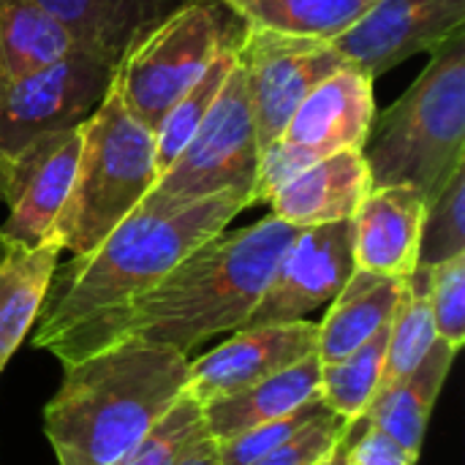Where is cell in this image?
<instances>
[{
  "instance_id": "1",
  "label": "cell",
  "mask_w": 465,
  "mask_h": 465,
  "mask_svg": "<svg viewBox=\"0 0 465 465\" xmlns=\"http://www.w3.org/2000/svg\"><path fill=\"white\" fill-rule=\"evenodd\" d=\"M245 207L232 196L180 207L142 199L93 251L54 270L33 343L52 351L63 368L90 357L106 324L128 302L161 283Z\"/></svg>"
},
{
  "instance_id": "2",
  "label": "cell",
  "mask_w": 465,
  "mask_h": 465,
  "mask_svg": "<svg viewBox=\"0 0 465 465\" xmlns=\"http://www.w3.org/2000/svg\"><path fill=\"white\" fill-rule=\"evenodd\" d=\"M297 232L275 215L218 232L161 283L128 302L106 324L95 351L123 338H144L188 354L207 338L242 330Z\"/></svg>"
},
{
  "instance_id": "3",
  "label": "cell",
  "mask_w": 465,
  "mask_h": 465,
  "mask_svg": "<svg viewBox=\"0 0 465 465\" xmlns=\"http://www.w3.org/2000/svg\"><path fill=\"white\" fill-rule=\"evenodd\" d=\"M188 362L169 343L123 338L65 365L44 409L57 463H117L188 392Z\"/></svg>"
},
{
  "instance_id": "4",
  "label": "cell",
  "mask_w": 465,
  "mask_h": 465,
  "mask_svg": "<svg viewBox=\"0 0 465 465\" xmlns=\"http://www.w3.org/2000/svg\"><path fill=\"white\" fill-rule=\"evenodd\" d=\"M430 54L417 82L376 112L362 147L373 188L409 185L425 202L465 163V30Z\"/></svg>"
},
{
  "instance_id": "5",
  "label": "cell",
  "mask_w": 465,
  "mask_h": 465,
  "mask_svg": "<svg viewBox=\"0 0 465 465\" xmlns=\"http://www.w3.org/2000/svg\"><path fill=\"white\" fill-rule=\"evenodd\" d=\"M158 177L155 131L106 90L84 120L82 155L54 240L71 256L93 251L153 188Z\"/></svg>"
},
{
  "instance_id": "6",
  "label": "cell",
  "mask_w": 465,
  "mask_h": 465,
  "mask_svg": "<svg viewBox=\"0 0 465 465\" xmlns=\"http://www.w3.org/2000/svg\"><path fill=\"white\" fill-rule=\"evenodd\" d=\"M240 35L242 22L226 0H191L123 54L109 90L139 123L155 131L213 57Z\"/></svg>"
},
{
  "instance_id": "7",
  "label": "cell",
  "mask_w": 465,
  "mask_h": 465,
  "mask_svg": "<svg viewBox=\"0 0 465 465\" xmlns=\"http://www.w3.org/2000/svg\"><path fill=\"white\" fill-rule=\"evenodd\" d=\"M259 161L262 150L251 114L245 74L237 63L204 123L196 128L183 153L158 174L144 202L180 207L199 199L232 196L251 207L256 204Z\"/></svg>"
},
{
  "instance_id": "8",
  "label": "cell",
  "mask_w": 465,
  "mask_h": 465,
  "mask_svg": "<svg viewBox=\"0 0 465 465\" xmlns=\"http://www.w3.org/2000/svg\"><path fill=\"white\" fill-rule=\"evenodd\" d=\"M237 63L245 74L259 150L281 139L302 98L349 63L330 41L283 35L242 25Z\"/></svg>"
},
{
  "instance_id": "9",
  "label": "cell",
  "mask_w": 465,
  "mask_h": 465,
  "mask_svg": "<svg viewBox=\"0 0 465 465\" xmlns=\"http://www.w3.org/2000/svg\"><path fill=\"white\" fill-rule=\"evenodd\" d=\"M112 71L74 49L41 71L0 82V155L11 161L38 136L84 123L106 95Z\"/></svg>"
},
{
  "instance_id": "10",
  "label": "cell",
  "mask_w": 465,
  "mask_h": 465,
  "mask_svg": "<svg viewBox=\"0 0 465 465\" xmlns=\"http://www.w3.org/2000/svg\"><path fill=\"white\" fill-rule=\"evenodd\" d=\"M354 221L305 226L289 242L275 272L248 316L245 327L300 322L335 294L354 275Z\"/></svg>"
},
{
  "instance_id": "11",
  "label": "cell",
  "mask_w": 465,
  "mask_h": 465,
  "mask_svg": "<svg viewBox=\"0 0 465 465\" xmlns=\"http://www.w3.org/2000/svg\"><path fill=\"white\" fill-rule=\"evenodd\" d=\"M465 30V0H376L335 41V52L373 79Z\"/></svg>"
},
{
  "instance_id": "12",
  "label": "cell",
  "mask_w": 465,
  "mask_h": 465,
  "mask_svg": "<svg viewBox=\"0 0 465 465\" xmlns=\"http://www.w3.org/2000/svg\"><path fill=\"white\" fill-rule=\"evenodd\" d=\"M84 123L38 136L8 161L3 202L8 218L0 223L5 240L41 245L54 237L57 218L74 188L82 155Z\"/></svg>"
},
{
  "instance_id": "13",
  "label": "cell",
  "mask_w": 465,
  "mask_h": 465,
  "mask_svg": "<svg viewBox=\"0 0 465 465\" xmlns=\"http://www.w3.org/2000/svg\"><path fill=\"white\" fill-rule=\"evenodd\" d=\"M319 324L300 319L234 330L229 341L188 362V395L196 403L253 387L308 357H316Z\"/></svg>"
},
{
  "instance_id": "14",
  "label": "cell",
  "mask_w": 465,
  "mask_h": 465,
  "mask_svg": "<svg viewBox=\"0 0 465 465\" xmlns=\"http://www.w3.org/2000/svg\"><path fill=\"white\" fill-rule=\"evenodd\" d=\"M376 117L373 76L346 65L319 82L286 123L278 144L300 169L341 150H362Z\"/></svg>"
},
{
  "instance_id": "15",
  "label": "cell",
  "mask_w": 465,
  "mask_h": 465,
  "mask_svg": "<svg viewBox=\"0 0 465 465\" xmlns=\"http://www.w3.org/2000/svg\"><path fill=\"white\" fill-rule=\"evenodd\" d=\"M425 199L409 185L371 188L354 213V264L357 270L409 278L417 270Z\"/></svg>"
},
{
  "instance_id": "16",
  "label": "cell",
  "mask_w": 465,
  "mask_h": 465,
  "mask_svg": "<svg viewBox=\"0 0 465 465\" xmlns=\"http://www.w3.org/2000/svg\"><path fill=\"white\" fill-rule=\"evenodd\" d=\"M371 188L362 150H341L300 169L267 202L275 218L305 229L354 218Z\"/></svg>"
},
{
  "instance_id": "17",
  "label": "cell",
  "mask_w": 465,
  "mask_h": 465,
  "mask_svg": "<svg viewBox=\"0 0 465 465\" xmlns=\"http://www.w3.org/2000/svg\"><path fill=\"white\" fill-rule=\"evenodd\" d=\"M71 35L74 46L117 65L155 25L191 0H35Z\"/></svg>"
},
{
  "instance_id": "18",
  "label": "cell",
  "mask_w": 465,
  "mask_h": 465,
  "mask_svg": "<svg viewBox=\"0 0 465 465\" xmlns=\"http://www.w3.org/2000/svg\"><path fill=\"white\" fill-rule=\"evenodd\" d=\"M311 401H322L319 357H308L253 387L215 398L202 406V414H204L207 436L221 444L245 433L248 428H256L270 420H281Z\"/></svg>"
},
{
  "instance_id": "19",
  "label": "cell",
  "mask_w": 465,
  "mask_h": 465,
  "mask_svg": "<svg viewBox=\"0 0 465 465\" xmlns=\"http://www.w3.org/2000/svg\"><path fill=\"white\" fill-rule=\"evenodd\" d=\"M60 253L54 237L22 245L0 234V373L38 322Z\"/></svg>"
},
{
  "instance_id": "20",
  "label": "cell",
  "mask_w": 465,
  "mask_h": 465,
  "mask_svg": "<svg viewBox=\"0 0 465 465\" xmlns=\"http://www.w3.org/2000/svg\"><path fill=\"white\" fill-rule=\"evenodd\" d=\"M455 357L458 349H452L444 341H436V346L425 354V360L403 381L381 390L373 398L362 420L379 428L381 433H387L406 452L420 458L433 406L447 384Z\"/></svg>"
},
{
  "instance_id": "21",
  "label": "cell",
  "mask_w": 465,
  "mask_h": 465,
  "mask_svg": "<svg viewBox=\"0 0 465 465\" xmlns=\"http://www.w3.org/2000/svg\"><path fill=\"white\" fill-rule=\"evenodd\" d=\"M403 286L406 278L354 270L319 324L316 357L322 362H335L368 343L392 319Z\"/></svg>"
},
{
  "instance_id": "22",
  "label": "cell",
  "mask_w": 465,
  "mask_h": 465,
  "mask_svg": "<svg viewBox=\"0 0 465 465\" xmlns=\"http://www.w3.org/2000/svg\"><path fill=\"white\" fill-rule=\"evenodd\" d=\"M248 27L297 38L335 41L376 0H226Z\"/></svg>"
},
{
  "instance_id": "23",
  "label": "cell",
  "mask_w": 465,
  "mask_h": 465,
  "mask_svg": "<svg viewBox=\"0 0 465 465\" xmlns=\"http://www.w3.org/2000/svg\"><path fill=\"white\" fill-rule=\"evenodd\" d=\"M436 324L428 300V275L425 270H414L406 278L403 294L395 305L387 332V354H384V373L379 381V392L403 381L436 346ZM376 392V395H379Z\"/></svg>"
},
{
  "instance_id": "24",
  "label": "cell",
  "mask_w": 465,
  "mask_h": 465,
  "mask_svg": "<svg viewBox=\"0 0 465 465\" xmlns=\"http://www.w3.org/2000/svg\"><path fill=\"white\" fill-rule=\"evenodd\" d=\"M234 65H237V41L223 46L213 57V63L204 68V74L163 114V120L155 128V163H158V174L183 153V147L191 142L196 128L204 123L207 112L213 109V104H215L218 93L223 90V82H226V76L232 74Z\"/></svg>"
},
{
  "instance_id": "25",
  "label": "cell",
  "mask_w": 465,
  "mask_h": 465,
  "mask_svg": "<svg viewBox=\"0 0 465 465\" xmlns=\"http://www.w3.org/2000/svg\"><path fill=\"white\" fill-rule=\"evenodd\" d=\"M390 322L351 354L322 362V403L343 420H360L379 392Z\"/></svg>"
},
{
  "instance_id": "26",
  "label": "cell",
  "mask_w": 465,
  "mask_h": 465,
  "mask_svg": "<svg viewBox=\"0 0 465 465\" xmlns=\"http://www.w3.org/2000/svg\"><path fill=\"white\" fill-rule=\"evenodd\" d=\"M455 256H465V163L425 202L417 270H430Z\"/></svg>"
},
{
  "instance_id": "27",
  "label": "cell",
  "mask_w": 465,
  "mask_h": 465,
  "mask_svg": "<svg viewBox=\"0 0 465 465\" xmlns=\"http://www.w3.org/2000/svg\"><path fill=\"white\" fill-rule=\"evenodd\" d=\"M204 433H207V428H204L202 403H196L185 392L155 422V428L114 465H174L180 460V455Z\"/></svg>"
},
{
  "instance_id": "28",
  "label": "cell",
  "mask_w": 465,
  "mask_h": 465,
  "mask_svg": "<svg viewBox=\"0 0 465 465\" xmlns=\"http://www.w3.org/2000/svg\"><path fill=\"white\" fill-rule=\"evenodd\" d=\"M425 275L436 335L460 351L465 343V256L441 262L425 270Z\"/></svg>"
},
{
  "instance_id": "29",
  "label": "cell",
  "mask_w": 465,
  "mask_h": 465,
  "mask_svg": "<svg viewBox=\"0 0 465 465\" xmlns=\"http://www.w3.org/2000/svg\"><path fill=\"white\" fill-rule=\"evenodd\" d=\"M322 409H324L322 401H311V403L294 409L292 414H286L281 420H270V422H262L256 428H248L245 433H240L229 441H221V444L215 441L221 465H251L262 460L267 452H272L286 439H292L300 428H305Z\"/></svg>"
},
{
  "instance_id": "30",
  "label": "cell",
  "mask_w": 465,
  "mask_h": 465,
  "mask_svg": "<svg viewBox=\"0 0 465 465\" xmlns=\"http://www.w3.org/2000/svg\"><path fill=\"white\" fill-rule=\"evenodd\" d=\"M354 422L324 406L305 428H300L292 439L251 465H316L351 430Z\"/></svg>"
},
{
  "instance_id": "31",
  "label": "cell",
  "mask_w": 465,
  "mask_h": 465,
  "mask_svg": "<svg viewBox=\"0 0 465 465\" xmlns=\"http://www.w3.org/2000/svg\"><path fill=\"white\" fill-rule=\"evenodd\" d=\"M420 458L406 452L379 428L368 425L362 417L349 430V465H417Z\"/></svg>"
},
{
  "instance_id": "32",
  "label": "cell",
  "mask_w": 465,
  "mask_h": 465,
  "mask_svg": "<svg viewBox=\"0 0 465 465\" xmlns=\"http://www.w3.org/2000/svg\"><path fill=\"white\" fill-rule=\"evenodd\" d=\"M174 465H221V455H218V444L215 439H210L207 433L199 436Z\"/></svg>"
},
{
  "instance_id": "33",
  "label": "cell",
  "mask_w": 465,
  "mask_h": 465,
  "mask_svg": "<svg viewBox=\"0 0 465 465\" xmlns=\"http://www.w3.org/2000/svg\"><path fill=\"white\" fill-rule=\"evenodd\" d=\"M316 465H349V433L319 460Z\"/></svg>"
},
{
  "instance_id": "34",
  "label": "cell",
  "mask_w": 465,
  "mask_h": 465,
  "mask_svg": "<svg viewBox=\"0 0 465 465\" xmlns=\"http://www.w3.org/2000/svg\"><path fill=\"white\" fill-rule=\"evenodd\" d=\"M5 180H8V161L0 155V202H3V193H5Z\"/></svg>"
}]
</instances>
